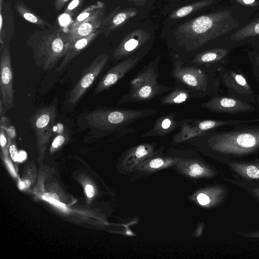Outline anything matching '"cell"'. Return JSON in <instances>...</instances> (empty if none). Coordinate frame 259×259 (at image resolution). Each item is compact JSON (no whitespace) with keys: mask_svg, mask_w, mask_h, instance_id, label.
<instances>
[{"mask_svg":"<svg viewBox=\"0 0 259 259\" xmlns=\"http://www.w3.org/2000/svg\"><path fill=\"white\" fill-rule=\"evenodd\" d=\"M165 161L161 158H156L152 159L149 162V166L152 168H158L165 163Z\"/></svg>","mask_w":259,"mask_h":259,"instance_id":"obj_30","label":"cell"},{"mask_svg":"<svg viewBox=\"0 0 259 259\" xmlns=\"http://www.w3.org/2000/svg\"><path fill=\"white\" fill-rule=\"evenodd\" d=\"M108 59L107 54H101L83 70L79 80L68 95V104L74 105L78 103L102 71Z\"/></svg>","mask_w":259,"mask_h":259,"instance_id":"obj_9","label":"cell"},{"mask_svg":"<svg viewBox=\"0 0 259 259\" xmlns=\"http://www.w3.org/2000/svg\"><path fill=\"white\" fill-rule=\"evenodd\" d=\"M225 157L259 152V124H242L225 131L212 130L188 140Z\"/></svg>","mask_w":259,"mask_h":259,"instance_id":"obj_2","label":"cell"},{"mask_svg":"<svg viewBox=\"0 0 259 259\" xmlns=\"http://www.w3.org/2000/svg\"><path fill=\"white\" fill-rule=\"evenodd\" d=\"M204 172V169L197 163H194L190 165L189 167V175L193 177L202 175Z\"/></svg>","mask_w":259,"mask_h":259,"instance_id":"obj_28","label":"cell"},{"mask_svg":"<svg viewBox=\"0 0 259 259\" xmlns=\"http://www.w3.org/2000/svg\"><path fill=\"white\" fill-rule=\"evenodd\" d=\"M30 185V182L28 180H25L19 183V186L21 190L29 187Z\"/></svg>","mask_w":259,"mask_h":259,"instance_id":"obj_36","label":"cell"},{"mask_svg":"<svg viewBox=\"0 0 259 259\" xmlns=\"http://www.w3.org/2000/svg\"><path fill=\"white\" fill-rule=\"evenodd\" d=\"M161 56L156 57L145 66L130 81L129 90L118 103L120 104L149 101L171 90V87L160 83L158 78Z\"/></svg>","mask_w":259,"mask_h":259,"instance_id":"obj_5","label":"cell"},{"mask_svg":"<svg viewBox=\"0 0 259 259\" xmlns=\"http://www.w3.org/2000/svg\"><path fill=\"white\" fill-rule=\"evenodd\" d=\"M14 7L18 13L24 19L41 29H45L53 27L50 23L34 13L22 1H17Z\"/></svg>","mask_w":259,"mask_h":259,"instance_id":"obj_22","label":"cell"},{"mask_svg":"<svg viewBox=\"0 0 259 259\" xmlns=\"http://www.w3.org/2000/svg\"><path fill=\"white\" fill-rule=\"evenodd\" d=\"M223 1L200 0L175 10L170 14L169 17L172 19L181 18L199 10L214 7Z\"/></svg>","mask_w":259,"mask_h":259,"instance_id":"obj_21","label":"cell"},{"mask_svg":"<svg viewBox=\"0 0 259 259\" xmlns=\"http://www.w3.org/2000/svg\"><path fill=\"white\" fill-rule=\"evenodd\" d=\"M63 134V133H62V134L58 135L54 138L52 144V147L53 148H58L62 146V144L64 143L65 141V135Z\"/></svg>","mask_w":259,"mask_h":259,"instance_id":"obj_29","label":"cell"},{"mask_svg":"<svg viewBox=\"0 0 259 259\" xmlns=\"http://www.w3.org/2000/svg\"><path fill=\"white\" fill-rule=\"evenodd\" d=\"M85 192L89 198L93 197L95 194V190L93 186L91 185H87L85 188Z\"/></svg>","mask_w":259,"mask_h":259,"instance_id":"obj_34","label":"cell"},{"mask_svg":"<svg viewBox=\"0 0 259 259\" xmlns=\"http://www.w3.org/2000/svg\"><path fill=\"white\" fill-rule=\"evenodd\" d=\"M100 33V31L98 30L89 36L79 38L70 42L66 53L60 64L57 68L56 71H61L71 61L89 46Z\"/></svg>","mask_w":259,"mask_h":259,"instance_id":"obj_19","label":"cell"},{"mask_svg":"<svg viewBox=\"0 0 259 259\" xmlns=\"http://www.w3.org/2000/svg\"><path fill=\"white\" fill-rule=\"evenodd\" d=\"M158 113L155 109L96 108L85 116L89 126L102 134H111L136 120L152 116Z\"/></svg>","mask_w":259,"mask_h":259,"instance_id":"obj_6","label":"cell"},{"mask_svg":"<svg viewBox=\"0 0 259 259\" xmlns=\"http://www.w3.org/2000/svg\"><path fill=\"white\" fill-rule=\"evenodd\" d=\"M9 151L11 158L14 161H17L18 153L15 145H11L10 146Z\"/></svg>","mask_w":259,"mask_h":259,"instance_id":"obj_33","label":"cell"},{"mask_svg":"<svg viewBox=\"0 0 259 259\" xmlns=\"http://www.w3.org/2000/svg\"><path fill=\"white\" fill-rule=\"evenodd\" d=\"M56 116V107L50 105L38 109L29 118L40 145L47 143L52 136Z\"/></svg>","mask_w":259,"mask_h":259,"instance_id":"obj_13","label":"cell"},{"mask_svg":"<svg viewBox=\"0 0 259 259\" xmlns=\"http://www.w3.org/2000/svg\"><path fill=\"white\" fill-rule=\"evenodd\" d=\"M0 98L4 111L12 108L15 90L13 88V73L9 46L1 49Z\"/></svg>","mask_w":259,"mask_h":259,"instance_id":"obj_11","label":"cell"},{"mask_svg":"<svg viewBox=\"0 0 259 259\" xmlns=\"http://www.w3.org/2000/svg\"><path fill=\"white\" fill-rule=\"evenodd\" d=\"M259 37V11L242 27L211 42L208 47H225L234 50Z\"/></svg>","mask_w":259,"mask_h":259,"instance_id":"obj_8","label":"cell"},{"mask_svg":"<svg viewBox=\"0 0 259 259\" xmlns=\"http://www.w3.org/2000/svg\"><path fill=\"white\" fill-rule=\"evenodd\" d=\"M150 38V34L144 29L135 30L121 41L115 49L112 58L119 61L129 57L137 52Z\"/></svg>","mask_w":259,"mask_h":259,"instance_id":"obj_15","label":"cell"},{"mask_svg":"<svg viewBox=\"0 0 259 259\" xmlns=\"http://www.w3.org/2000/svg\"><path fill=\"white\" fill-rule=\"evenodd\" d=\"M26 158V153L24 151H21L18 153L17 161L21 162Z\"/></svg>","mask_w":259,"mask_h":259,"instance_id":"obj_37","label":"cell"},{"mask_svg":"<svg viewBox=\"0 0 259 259\" xmlns=\"http://www.w3.org/2000/svg\"><path fill=\"white\" fill-rule=\"evenodd\" d=\"M144 52L136 54L124 59L110 68L98 82L93 96L106 91L118 82L141 60L145 55Z\"/></svg>","mask_w":259,"mask_h":259,"instance_id":"obj_10","label":"cell"},{"mask_svg":"<svg viewBox=\"0 0 259 259\" xmlns=\"http://www.w3.org/2000/svg\"><path fill=\"white\" fill-rule=\"evenodd\" d=\"M85 0H73L64 11V13L70 17L74 16L81 8Z\"/></svg>","mask_w":259,"mask_h":259,"instance_id":"obj_27","label":"cell"},{"mask_svg":"<svg viewBox=\"0 0 259 259\" xmlns=\"http://www.w3.org/2000/svg\"><path fill=\"white\" fill-rule=\"evenodd\" d=\"M177 114L172 112L158 118L153 127L141 136V138L166 135L180 128L189 119L177 120Z\"/></svg>","mask_w":259,"mask_h":259,"instance_id":"obj_16","label":"cell"},{"mask_svg":"<svg viewBox=\"0 0 259 259\" xmlns=\"http://www.w3.org/2000/svg\"><path fill=\"white\" fill-rule=\"evenodd\" d=\"M6 163H7L10 171L12 173V174L14 176H16V173L15 170L13 165L12 164V163L10 162V161L8 160L7 159L6 160Z\"/></svg>","mask_w":259,"mask_h":259,"instance_id":"obj_38","label":"cell"},{"mask_svg":"<svg viewBox=\"0 0 259 259\" xmlns=\"http://www.w3.org/2000/svg\"><path fill=\"white\" fill-rule=\"evenodd\" d=\"M232 50V49L225 47L208 48L201 51L185 62L196 65L210 67L218 70L228 66L229 55Z\"/></svg>","mask_w":259,"mask_h":259,"instance_id":"obj_14","label":"cell"},{"mask_svg":"<svg viewBox=\"0 0 259 259\" xmlns=\"http://www.w3.org/2000/svg\"><path fill=\"white\" fill-rule=\"evenodd\" d=\"M35 65L48 70L64 57L69 44L68 33L58 28L35 30L27 41Z\"/></svg>","mask_w":259,"mask_h":259,"instance_id":"obj_4","label":"cell"},{"mask_svg":"<svg viewBox=\"0 0 259 259\" xmlns=\"http://www.w3.org/2000/svg\"><path fill=\"white\" fill-rule=\"evenodd\" d=\"M230 4H236L255 11H259V0H230Z\"/></svg>","mask_w":259,"mask_h":259,"instance_id":"obj_26","label":"cell"},{"mask_svg":"<svg viewBox=\"0 0 259 259\" xmlns=\"http://www.w3.org/2000/svg\"><path fill=\"white\" fill-rule=\"evenodd\" d=\"M105 11L80 23L76 27L67 31L69 43L87 36L99 30L103 19Z\"/></svg>","mask_w":259,"mask_h":259,"instance_id":"obj_18","label":"cell"},{"mask_svg":"<svg viewBox=\"0 0 259 259\" xmlns=\"http://www.w3.org/2000/svg\"><path fill=\"white\" fill-rule=\"evenodd\" d=\"M197 199L199 203L202 205H206L210 202L209 198L203 193L199 194L197 197Z\"/></svg>","mask_w":259,"mask_h":259,"instance_id":"obj_31","label":"cell"},{"mask_svg":"<svg viewBox=\"0 0 259 259\" xmlns=\"http://www.w3.org/2000/svg\"><path fill=\"white\" fill-rule=\"evenodd\" d=\"M171 75L175 84L191 92L196 99L219 94L221 81L215 68L186 62L176 55L172 58Z\"/></svg>","mask_w":259,"mask_h":259,"instance_id":"obj_3","label":"cell"},{"mask_svg":"<svg viewBox=\"0 0 259 259\" xmlns=\"http://www.w3.org/2000/svg\"><path fill=\"white\" fill-rule=\"evenodd\" d=\"M68 1L69 0H55L54 6L55 11L57 12L60 11L62 8H63Z\"/></svg>","mask_w":259,"mask_h":259,"instance_id":"obj_32","label":"cell"},{"mask_svg":"<svg viewBox=\"0 0 259 259\" xmlns=\"http://www.w3.org/2000/svg\"><path fill=\"white\" fill-rule=\"evenodd\" d=\"M256 11L236 4L217 7L180 25L176 32L177 56L186 61L200 51L202 47L243 26Z\"/></svg>","mask_w":259,"mask_h":259,"instance_id":"obj_1","label":"cell"},{"mask_svg":"<svg viewBox=\"0 0 259 259\" xmlns=\"http://www.w3.org/2000/svg\"><path fill=\"white\" fill-rule=\"evenodd\" d=\"M192 99H196L194 94L189 90L175 84L168 94L161 97L159 101L162 105H174L185 103Z\"/></svg>","mask_w":259,"mask_h":259,"instance_id":"obj_20","label":"cell"},{"mask_svg":"<svg viewBox=\"0 0 259 259\" xmlns=\"http://www.w3.org/2000/svg\"><path fill=\"white\" fill-rule=\"evenodd\" d=\"M133 2H134L136 4H137L138 5H140L139 4L143 3L144 2H145L146 0H132Z\"/></svg>","mask_w":259,"mask_h":259,"instance_id":"obj_39","label":"cell"},{"mask_svg":"<svg viewBox=\"0 0 259 259\" xmlns=\"http://www.w3.org/2000/svg\"><path fill=\"white\" fill-rule=\"evenodd\" d=\"M256 104L259 105V94L255 95Z\"/></svg>","mask_w":259,"mask_h":259,"instance_id":"obj_40","label":"cell"},{"mask_svg":"<svg viewBox=\"0 0 259 259\" xmlns=\"http://www.w3.org/2000/svg\"><path fill=\"white\" fill-rule=\"evenodd\" d=\"M137 14V11L134 9L121 10L120 8H116L104 18L99 30L101 33H104L107 36Z\"/></svg>","mask_w":259,"mask_h":259,"instance_id":"obj_17","label":"cell"},{"mask_svg":"<svg viewBox=\"0 0 259 259\" xmlns=\"http://www.w3.org/2000/svg\"><path fill=\"white\" fill-rule=\"evenodd\" d=\"M44 200L50 202L56 207L61 209L63 211H67V208L65 204L60 202L58 195L53 193H45L42 195Z\"/></svg>","mask_w":259,"mask_h":259,"instance_id":"obj_25","label":"cell"},{"mask_svg":"<svg viewBox=\"0 0 259 259\" xmlns=\"http://www.w3.org/2000/svg\"><path fill=\"white\" fill-rule=\"evenodd\" d=\"M253 49L259 51V37L252 39L249 44Z\"/></svg>","mask_w":259,"mask_h":259,"instance_id":"obj_35","label":"cell"},{"mask_svg":"<svg viewBox=\"0 0 259 259\" xmlns=\"http://www.w3.org/2000/svg\"><path fill=\"white\" fill-rule=\"evenodd\" d=\"M247 56L252 68L253 76L259 84V51L248 50Z\"/></svg>","mask_w":259,"mask_h":259,"instance_id":"obj_24","label":"cell"},{"mask_svg":"<svg viewBox=\"0 0 259 259\" xmlns=\"http://www.w3.org/2000/svg\"><path fill=\"white\" fill-rule=\"evenodd\" d=\"M105 10L106 6L105 4L100 1L87 7L72 22L69 26L68 30L76 27L82 22L91 18L103 11H105Z\"/></svg>","mask_w":259,"mask_h":259,"instance_id":"obj_23","label":"cell"},{"mask_svg":"<svg viewBox=\"0 0 259 259\" xmlns=\"http://www.w3.org/2000/svg\"><path fill=\"white\" fill-rule=\"evenodd\" d=\"M217 72L221 82L227 89L228 95L256 104L255 95L245 74L236 67L227 66L219 68Z\"/></svg>","mask_w":259,"mask_h":259,"instance_id":"obj_7","label":"cell"},{"mask_svg":"<svg viewBox=\"0 0 259 259\" xmlns=\"http://www.w3.org/2000/svg\"><path fill=\"white\" fill-rule=\"evenodd\" d=\"M200 106L211 112L236 114L254 111L255 107L249 102L229 95L219 94L211 96Z\"/></svg>","mask_w":259,"mask_h":259,"instance_id":"obj_12","label":"cell"}]
</instances>
